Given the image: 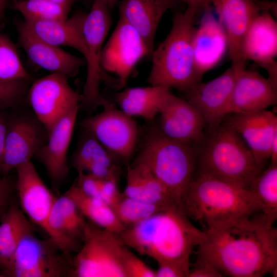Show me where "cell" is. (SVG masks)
<instances>
[{
	"mask_svg": "<svg viewBox=\"0 0 277 277\" xmlns=\"http://www.w3.org/2000/svg\"><path fill=\"white\" fill-rule=\"evenodd\" d=\"M177 205L169 206L120 234L125 245L157 263L175 264L189 271L190 258L206 233Z\"/></svg>",
	"mask_w": 277,
	"mask_h": 277,
	"instance_id": "2",
	"label": "cell"
},
{
	"mask_svg": "<svg viewBox=\"0 0 277 277\" xmlns=\"http://www.w3.org/2000/svg\"><path fill=\"white\" fill-rule=\"evenodd\" d=\"M78 107L64 116L48 133L46 144L35 154L44 167L51 184L58 188L66 181L69 172L67 152L74 128Z\"/></svg>",
	"mask_w": 277,
	"mask_h": 277,
	"instance_id": "19",
	"label": "cell"
},
{
	"mask_svg": "<svg viewBox=\"0 0 277 277\" xmlns=\"http://www.w3.org/2000/svg\"><path fill=\"white\" fill-rule=\"evenodd\" d=\"M180 208L190 219L206 228L251 216L258 212L248 188L195 172Z\"/></svg>",
	"mask_w": 277,
	"mask_h": 277,
	"instance_id": "3",
	"label": "cell"
},
{
	"mask_svg": "<svg viewBox=\"0 0 277 277\" xmlns=\"http://www.w3.org/2000/svg\"><path fill=\"white\" fill-rule=\"evenodd\" d=\"M276 103L277 88L256 71L245 69L236 78L228 113L257 112Z\"/></svg>",
	"mask_w": 277,
	"mask_h": 277,
	"instance_id": "22",
	"label": "cell"
},
{
	"mask_svg": "<svg viewBox=\"0 0 277 277\" xmlns=\"http://www.w3.org/2000/svg\"><path fill=\"white\" fill-rule=\"evenodd\" d=\"M199 18L195 11L188 7L173 13L169 32L151 54L147 79L150 85L175 88L184 93L202 81L195 70L193 48Z\"/></svg>",
	"mask_w": 277,
	"mask_h": 277,
	"instance_id": "4",
	"label": "cell"
},
{
	"mask_svg": "<svg viewBox=\"0 0 277 277\" xmlns=\"http://www.w3.org/2000/svg\"><path fill=\"white\" fill-rule=\"evenodd\" d=\"M196 259L224 276L277 274V230L260 213L204 230Z\"/></svg>",
	"mask_w": 277,
	"mask_h": 277,
	"instance_id": "1",
	"label": "cell"
},
{
	"mask_svg": "<svg viewBox=\"0 0 277 277\" xmlns=\"http://www.w3.org/2000/svg\"><path fill=\"white\" fill-rule=\"evenodd\" d=\"M123 193L127 196L164 207L176 204L168 190L147 166L135 159L127 165L126 184Z\"/></svg>",
	"mask_w": 277,
	"mask_h": 277,
	"instance_id": "26",
	"label": "cell"
},
{
	"mask_svg": "<svg viewBox=\"0 0 277 277\" xmlns=\"http://www.w3.org/2000/svg\"><path fill=\"white\" fill-rule=\"evenodd\" d=\"M166 207L136 200L123 194L112 209L126 228L140 223Z\"/></svg>",
	"mask_w": 277,
	"mask_h": 277,
	"instance_id": "34",
	"label": "cell"
},
{
	"mask_svg": "<svg viewBox=\"0 0 277 277\" xmlns=\"http://www.w3.org/2000/svg\"><path fill=\"white\" fill-rule=\"evenodd\" d=\"M175 5L171 0H122L117 3L120 18L137 31L151 53L160 23L165 13Z\"/></svg>",
	"mask_w": 277,
	"mask_h": 277,
	"instance_id": "23",
	"label": "cell"
},
{
	"mask_svg": "<svg viewBox=\"0 0 277 277\" xmlns=\"http://www.w3.org/2000/svg\"><path fill=\"white\" fill-rule=\"evenodd\" d=\"M23 78H30V76L21 62L15 45L0 32V81Z\"/></svg>",
	"mask_w": 277,
	"mask_h": 277,
	"instance_id": "35",
	"label": "cell"
},
{
	"mask_svg": "<svg viewBox=\"0 0 277 277\" xmlns=\"http://www.w3.org/2000/svg\"><path fill=\"white\" fill-rule=\"evenodd\" d=\"M119 1L120 0H106L111 11L113 10L114 7L117 4Z\"/></svg>",
	"mask_w": 277,
	"mask_h": 277,
	"instance_id": "47",
	"label": "cell"
},
{
	"mask_svg": "<svg viewBox=\"0 0 277 277\" xmlns=\"http://www.w3.org/2000/svg\"><path fill=\"white\" fill-rule=\"evenodd\" d=\"M228 41L231 67L240 73L246 69L247 60L243 50L246 33L255 18L272 3L260 0H211Z\"/></svg>",
	"mask_w": 277,
	"mask_h": 277,
	"instance_id": "13",
	"label": "cell"
},
{
	"mask_svg": "<svg viewBox=\"0 0 277 277\" xmlns=\"http://www.w3.org/2000/svg\"><path fill=\"white\" fill-rule=\"evenodd\" d=\"M73 257L50 238L29 234L17 246L3 276L72 277Z\"/></svg>",
	"mask_w": 277,
	"mask_h": 277,
	"instance_id": "9",
	"label": "cell"
},
{
	"mask_svg": "<svg viewBox=\"0 0 277 277\" xmlns=\"http://www.w3.org/2000/svg\"><path fill=\"white\" fill-rule=\"evenodd\" d=\"M12 8L19 11L24 20L64 21L70 8L45 0H12Z\"/></svg>",
	"mask_w": 277,
	"mask_h": 277,
	"instance_id": "33",
	"label": "cell"
},
{
	"mask_svg": "<svg viewBox=\"0 0 277 277\" xmlns=\"http://www.w3.org/2000/svg\"><path fill=\"white\" fill-rule=\"evenodd\" d=\"M7 118L0 111V174L3 175L2 163L7 130Z\"/></svg>",
	"mask_w": 277,
	"mask_h": 277,
	"instance_id": "43",
	"label": "cell"
},
{
	"mask_svg": "<svg viewBox=\"0 0 277 277\" xmlns=\"http://www.w3.org/2000/svg\"><path fill=\"white\" fill-rule=\"evenodd\" d=\"M49 223L58 236L77 250L79 249L86 222L75 202L65 193L56 198Z\"/></svg>",
	"mask_w": 277,
	"mask_h": 277,
	"instance_id": "29",
	"label": "cell"
},
{
	"mask_svg": "<svg viewBox=\"0 0 277 277\" xmlns=\"http://www.w3.org/2000/svg\"><path fill=\"white\" fill-rule=\"evenodd\" d=\"M1 220L0 264L5 269L21 241L33 233L24 212L16 203H11Z\"/></svg>",
	"mask_w": 277,
	"mask_h": 277,
	"instance_id": "30",
	"label": "cell"
},
{
	"mask_svg": "<svg viewBox=\"0 0 277 277\" xmlns=\"http://www.w3.org/2000/svg\"><path fill=\"white\" fill-rule=\"evenodd\" d=\"M175 2H181L186 4L187 7L193 9L201 17L203 13L211 8V0H171Z\"/></svg>",
	"mask_w": 277,
	"mask_h": 277,
	"instance_id": "42",
	"label": "cell"
},
{
	"mask_svg": "<svg viewBox=\"0 0 277 277\" xmlns=\"http://www.w3.org/2000/svg\"><path fill=\"white\" fill-rule=\"evenodd\" d=\"M151 54L137 31L119 17L114 30L103 46L100 64L104 72L114 74L125 85L137 63Z\"/></svg>",
	"mask_w": 277,
	"mask_h": 277,
	"instance_id": "14",
	"label": "cell"
},
{
	"mask_svg": "<svg viewBox=\"0 0 277 277\" xmlns=\"http://www.w3.org/2000/svg\"><path fill=\"white\" fill-rule=\"evenodd\" d=\"M129 248L120 235L86 222L81 246L73 257L72 277H126Z\"/></svg>",
	"mask_w": 277,
	"mask_h": 277,
	"instance_id": "7",
	"label": "cell"
},
{
	"mask_svg": "<svg viewBox=\"0 0 277 277\" xmlns=\"http://www.w3.org/2000/svg\"><path fill=\"white\" fill-rule=\"evenodd\" d=\"M170 90L161 86L133 87L115 93L112 98L113 103L126 114L151 122L159 114L163 98Z\"/></svg>",
	"mask_w": 277,
	"mask_h": 277,
	"instance_id": "28",
	"label": "cell"
},
{
	"mask_svg": "<svg viewBox=\"0 0 277 277\" xmlns=\"http://www.w3.org/2000/svg\"><path fill=\"white\" fill-rule=\"evenodd\" d=\"M86 14L79 12L64 21L24 20V28L35 36L52 45L66 46L81 52L87 62V74L81 101L88 106L100 104L103 96L100 92L101 78L96 74L83 33Z\"/></svg>",
	"mask_w": 277,
	"mask_h": 277,
	"instance_id": "8",
	"label": "cell"
},
{
	"mask_svg": "<svg viewBox=\"0 0 277 277\" xmlns=\"http://www.w3.org/2000/svg\"><path fill=\"white\" fill-rule=\"evenodd\" d=\"M7 0H0V22L5 18V9Z\"/></svg>",
	"mask_w": 277,
	"mask_h": 277,
	"instance_id": "46",
	"label": "cell"
},
{
	"mask_svg": "<svg viewBox=\"0 0 277 277\" xmlns=\"http://www.w3.org/2000/svg\"><path fill=\"white\" fill-rule=\"evenodd\" d=\"M249 189L261 213L270 225L277 219V164H271L262 170Z\"/></svg>",
	"mask_w": 277,
	"mask_h": 277,
	"instance_id": "32",
	"label": "cell"
},
{
	"mask_svg": "<svg viewBox=\"0 0 277 277\" xmlns=\"http://www.w3.org/2000/svg\"><path fill=\"white\" fill-rule=\"evenodd\" d=\"M67 79L62 73L52 72L35 81L28 89L29 104L48 134L64 116L78 107L81 94Z\"/></svg>",
	"mask_w": 277,
	"mask_h": 277,
	"instance_id": "11",
	"label": "cell"
},
{
	"mask_svg": "<svg viewBox=\"0 0 277 277\" xmlns=\"http://www.w3.org/2000/svg\"><path fill=\"white\" fill-rule=\"evenodd\" d=\"M96 115L82 121L81 126L90 131L116 159L128 165L134 155L141 134L132 117L112 103Z\"/></svg>",
	"mask_w": 277,
	"mask_h": 277,
	"instance_id": "10",
	"label": "cell"
},
{
	"mask_svg": "<svg viewBox=\"0 0 277 277\" xmlns=\"http://www.w3.org/2000/svg\"><path fill=\"white\" fill-rule=\"evenodd\" d=\"M124 265L126 277H155V270L135 255L129 248L125 254Z\"/></svg>",
	"mask_w": 277,
	"mask_h": 277,
	"instance_id": "37",
	"label": "cell"
},
{
	"mask_svg": "<svg viewBox=\"0 0 277 277\" xmlns=\"http://www.w3.org/2000/svg\"><path fill=\"white\" fill-rule=\"evenodd\" d=\"M155 277H188L189 271L175 264L168 262L157 263Z\"/></svg>",
	"mask_w": 277,
	"mask_h": 277,
	"instance_id": "41",
	"label": "cell"
},
{
	"mask_svg": "<svg viewBox=\"0 0 277 277\" xmlns=\"http://www.w3.org/2000/svg\"><path fill=\"white\" fill-rule=\"evenodd\" d=\"M199 21L193 36V48L195 70L202 79L206 72L223 59L228 51V41L212 9L205 11Z\"/></svg>",
	"mask_w": 277,
	"mask_h": 277,
	"instance_id": "21",
	"label": "cell"
},
{
	"mask_svg": "<svg viewBox=\"0 0 277 277\" xmlns=\"http://www.w3.org/2000/svg\"><path fill=\"white\" fill-rule=\"evenodd\" d=\"M48 132L35 114H22L7 119L2 163L3 175L31 161L47 142Z\"/></svg>",
	"mask_w": 277,
	"mask_h": 277,
	"instance_id": "15",
	"label": "cell"
},
{
	"mask_svg": "<svg viewBox=\"0 0 277 277\" xmlns=\"http://www.w3.org/2000/svg\"><path fill=\"white\" fill-rule=\"evenodd\" d=\"M196 159L195 144L169 138L155 125L146 132L135 160L147 166L180 207L195 172Z\"/></svg>",
	"mask_w": 277,
	"mask_h": 277,
	"instance_id": "6",
	"label": "cell"
},
{
	"mask_svg": "<svg viewBox=\"0 0 277 277\" xmlns=\"http://www.w3.org/2000/svg\"><path fill=\"white\" fill-rule=\"evenodd\" d=\"M65 193L73 200L84 216L95 225L119 234L125 229L110 206L100 199L86 194L75 184Z\"/></svg>",
	"mask_w": 277,
	"mask_h": 277,
	"instance_id": "31",
	"label": "cell"
},
{
	"mask_svg": "<svg viewBox=\"0 0 277 277\" xmlns=\"http://www.w3.org/2000/svg\"><path fill=\"white\" fill-rule=\"evenodd\" d=\"M15 169L17 177L15 189L24 213L40 226L64 252L71 254L77 250L51 228L49 217L56 197L46 186L31 161L22 164Z\"/></svg>",
	"mask_w": 277,
	"mask_h": 277,
	"instance_id": "12",
	"label": "cell"
},
{
	"mask_svg": "<svg viewBox=\"0 0 277 277\" xmlns=\"http://www.w3.org/2000/svg\"><path fill=\"white\" fill-rule=\"evenodd\" d=\"M159 114L156 125L169 138L196 145L205 135L206 125L200 112L186 100L177 97L170 90L164 95Z\"/></svg>",
	"mask_w": 277,
	"mask_h": 277,
	"instance_id": "17",
	"label": "cell"
},
{
	"mask_svg": "<svg viewBox=\"0 0 277 277\" xmlns=\"http://www.w3.org/2000/svg\"><path fill=\"white\" fill-rule=\"evenodd\" d=\"M111 12L106 0H93L83 26V36L95 72L107 85L113 77L103 71L100 61L103 45L111 25Z\"/></svg>",
	"mask_w": 277,
	"mask_h": 277,
	"instance_id": "27",
	"label": "cell"
},
{
	"mask_svg": "<svg viewBox=\"0 0 277 277\" xmlns=\"http://www.w3.org/2000/svg\"><path fill=\"white\" fill-rule=\"evenodd\" d=\"M15 183L8 176H0V219L11 204Z\"/></svg>",
	"mask_w": 277,
	"mask_h": 277,
	"instance_id": "39",
	"label": "cell"
},
{
	"mask_svg": "<svg viewBox=\"0 0 277 277\" xmlns=\"http://www.w3.org/2000/svg\"><path fill=\"white\" fill-rule=\"evenodd\" d=\"M118 176L119 175H116L101 179L100 199L112 208L123 195L117 186Z\"/></svg>",
	"mask_w": 277,
	"mask_h": 277,
	"instance_id": "38",
	"label": "cell"
},
{
	"mask_svg": "<svg viewBox=\"0 0 277 277\" xmlns=\"http://www.w3.org/2000/svg\"><path fill=\"white\" fill-rule=\"evenodd\" d=\"M224 275L210 264L196 259L188 277H222Z\"/></svg>",
	"mask_w": 277,
	"mask_h": 277,
	"instance_id": "40",
	"label": "cell"
},
{
	"mask_svg": "<svg viewBox=\"0 0 277 277\" xmlns=\"http://www.w3.org/2000/svg\"><path fill=\"white\" fill-rule=\"evenodd\" d=\"M30 78L0 81V111L15 107L23 102L28 91Z\"/></svg>",
	"mask_w": 277,
	"mask_h": 277,
	"instance_id": "36",
	"label": "cell"
},
{
	"mask_svg": "<svg viewBox=\"0 0 277 277\" xmlns=\"http://www.w3.org/2000/svg\"><path fill=\"white\" fill-rule=\"evenodd\" d=\"M18 43L30 60L41 67L64 74L67 78L75 76L87 62L85 58L72 55L35 36L21 22H16Z\"/></svg>",
	"mask_w": 277,
	"mask_h": 277,
	"instance_id": "20",
	"label": "cell"
},
{
	"mask_svg": "<svg viewBox=\"0 0 277 277\" xmlns=\"http://www.w3.org/2000/svg\"><path fill=\"white\" fill-rule=\"evenodd\" d=\"M243 50L247 60L260 66L277 55V23L269 10L261 11L250 25L245 35Z\"/></svg>",
	"mask_w": 277,
	"mask_h": 277,
	"instance_id": "25",
	"label": "cell"
},
{
	"mask_svg": "<svg viewBox=\"0 0 277 277\" xmlns=\"http://www.w3.org/2000/svg\"><path fill=\"white\" fill-rule=\"evenodd\" d=\"M195 172L249 188L261 170L241 136L225 121L196 145Z\"/></svg>",
	"mask_w": 277,
	"mask_h": 277,
	"instance_id": "5",
	"label": "cell"
},
{
	"mask_svg": "<svg viewBox=\"0 0 277 277\" xmlns=\"http://www.w3.org/2000/svg\"><path fill=\"white\" fill-rule=\"evenodd\" d=\"M45 1L50 2L52 3H54L60 4V5H62L66 6L71 8L73 3L76 0H45Z\"/></svg>",
	"mask_w": 277,
	"mask_h": 277,
	"instance_id": "45",
	"label": "cell"
},
{
	"mask_svg": "<svg viewBox=\"0 0 277 277\" xmlns=\"http://www.w3.org/2000/svg\"><path fill=\"white\" fill-rule=\"evenodd\" d=\"M242 137L262 171L270 160L272 142L277 135V116L266 110L253 113H230L224 120Z\"/></svg>",
	"mask_w": 277,
	"mask_h": 277,
	"instance_id": "18",
	"label": "cell"
},
{
	"mask_svg": "<svg viewBox=\"0 0 277 277\" xmlns=\"http://www.w3.org/2000/svg\"><path fill=\"white\" fill-rule=\"evenodd\" d=\"M268 73L269 82L277 88V63L273 60L260 66Z\"/></svg>",
	"mask_w": 277,
	"mask_h": 277,
	"instance_id": "44",
	"label": "cell"
},
{
	"mask_svg": "<svg viewBox=\"0 0 277 277\" xmlns=\"http://www.w3.org/2000/svg\"><path fill=\"white\" fill-rule=\"evenodd\" d=\"M0 276H3V275L0 273Z\"/></svg>",
	"mask_w": 277,
	"mask_h": 277,
	"instance_id": "48",
	"label": "cell"
},
{
	"mask_svg": "<svg viewBox=\"0 0 277 277\" xmlns=\"http://www.w3.org/2000/svg\"><path fill=\"white\" fill-rule=\"evenodd\" d=\"M238 73L231 67L207 82L202 81L184 93L185 100L203 117L207 131L217 127L228 114V107Z\"/></svg>",
	"mask_w": 277,
	"mask_h": 277,
	"instance_id": "16",
	"label": "cell"
},
{
	"mask_svg": "<svg viewBox=\"0 0 277 277\" xmlns=\"http://www.w3.org/2000/svg\"><path fill=\"white\" fill-rule=\"evenodd\" d=\"M70 164L78 172H85L100 178L119 174V163L96 138L82 128Z\"/></svg>",
	"mask_w": 277,
	"mask_h": 277,
	"instance_id": "24",
	"label": "cell"
}]
</instances>
